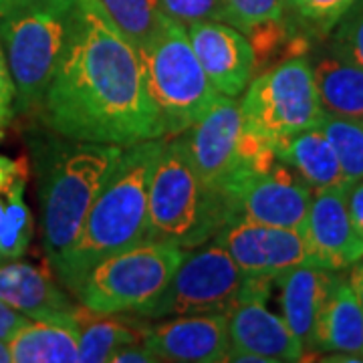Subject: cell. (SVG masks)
<instances>
[{
	"instance_id": "5",
	"label": "cell",
	"mask_w": 363,
	"mask_h": 363,
	"mask_svg": "<svg viewBox=\"0 0 363 363\" xmlns=\"http://www.w3.org/2000/svg\"><path fill=\"white\" fill-rule=\"evenodd\" d=\"M77 0H28L0 14V45L14 83V107H39L63 59Z\"/></svg>"
},
{
	"instance_id": "36",
	"label": "cell",
	"mask_w": 363,
	"mask_h": 363,
	"mask_svg": "<svg viewBox=\"0 0 363 363\" xmlns=\"http://www.w3.org/2000/svg\"><path fill=\"white\" fill-rule=\"evenodd\" d=\"M28 0H0V14L9 13L11 9L18 6V4H25Z\"/></svg>"
},
{
	"instance_id": "20",
	"label": "cell",
	"mask_w": 363,
	"mask_h": 363,
	"mask_svg": "<svg viewBox=\"0 0 363 363\" xmlns=\"http://www.w3.org/2000/svg\"><path fill=\"white\" fill-rule=\"evenodd\" d=\"M6 345L11 362L16 363L79 362L77 313L67 319H30Z\"/></svg>"
},
{
	"instance_id": "6",
	"label": "cell",
	"mask_w": 363,
	"mask_h": 363,
	"mask_svg": "<svg viewBox=\"0 0 363 363\" xmlns=\"http://www.w3.org/2000/svg\"><path fill=\"white\" fill-rule=\"evenodd\" d=\"M138 51L164 138L190 130L220 97L196 57L186 26L178 21L162 16L154 37Z\"/></svg>"
},
{
	"instance_id": "12",
	"label": "cell",
	"mask_w": 363,
	"mask_h": 363,
	"mask_svg": "<svg viewBox=\"0 0 363 363\" xmlns=\"http://www.w3.org/2000/svg\"><path fill=\"white\" fill-rule=\"evenodd\" d=\"M214 240L230 252L245 277L279 283L286 271L311 262L305 234L298 228L233 220L222 226Z\"/></svg>"
},
{
	"instance_id": "7",
	"label": "cell",
	"mask_w": 363,
	"mask_h": 363,
	"mask_svg": "<svg viewBox=\"0 0 363 363\" xmlns=\"http://www.w3.org/2000/svg\"><path fill=\"white\" fill-rule=\"evenodd\" d=\"M240 111L245 133L271 147L298 131L317 128L325 111L311 61L293 55L260 73L245 89Z\"/></svg>"
},
{
	"instance_id": "21",
	"label": "cell",
	"mask_w": 363,
	"mask_h": 363,
	"mask_svg": "<svg viewBox=\"0 0 363 363\" xmlns=\"http://www.w3.org/2000/svg\"><path fill=\"white\" fill-rule=\"evenodd\" d=\"M272 154L279 162L297 172L311 190H323L331 186H350L339 166L333 145L319 128L298 131L283 142L272 145Z\"/></svg>"
},
{
	"instance_id": "25",
	"label": "cell",
	"mask_w": 363,
	"mask_h": 363,
	"mask_svg": "<svg viewBox=\"0 0 363 363\" xmlns=\"http://www.w3.org/2000/svg\"><path fill=\"white\" fill-rule=\"evenodd\" d=\"M355 0H285L286 25L295 37L323 40Z\"/></svg>"
},
{
	"instance_id": "33",
	"label": "cell",
	"mask_w": 363,
	"mask_h": 363,
	"mask_svg": "<svg viewBox=\"0 0 363 363\" xmlns=\"http://www.w3.org/2000/svg\"><path fill=\"white\" fill-rule=\"evenodd\" d=\"M109 363H157V357L143 345V341H138L117 350Z\"/></svg>"
},
{
	"instance_id": "28",
	"label": "cell",
	"mask_w": 363,
	"mask_h": 363,
	"mask_svg": "<svg viewBox=\"0 0 363 363\" xmlns=\"http://www.w3.org/2000/svg\"><path fill=\"white\" fill-rule=\"evenodd\" d=\"M329 47L363 69V0H355L331 30Z\"/></svg>"
},
{
	"instance_id": "29",
	"label": "cell",
	"mask_w": 363,
	"mask_h": 363,
	"mask_svg": "<svg viewBox=\"0 0 363 363\" xmlns=\"http://www.w3.org/2000/svg\"><path fill=\"white\" fill-rule=\"evenodd\" d=\"M230 13V25L242 33L285 18V0H224Z\"/></svg>"
},
{
	"instance_id": "3",
	"label": "cell",
	"mask_w": 363,
	"mask_h": 363,
	"mask_svg": "<svg viewBox=\"0 0 363 363\" xmlns=\"http://www.w3.org/2000/svg\"><path fill=\"white\" fill-rule=\"evenodd\" d=\"M123 150L69 138L49 145L39 169V202L43 240L51 264L75 242Z\"/></svg>"
},
{
	"instance_id": "22",
	"label": "cell",
	"mask_w": 363,
	"mask_h": 363,
	"mask_svg": "<svg viewBox=\"0 0 363 363\" xmlns=\"http://www.w3.org/2000/svg\"><path fill=\"white\" fill-rule=\"evenodd\" d=\"M313 77L325 113L363 121V69L331 47L311 61Z\"/></svg>"
},
{
	"instance_id": "24",
	"label": "cell",
	"mask_w": 363,
	"mask_h": 363,
	"mask_svg": "<svg viewBox=\"0 0 363 363\" xmlns=\"http://www.w3.org/2000/svg\"><path fill=\"white\" fill-rule=\"evenodd\" d=\"M26 176L0 186V260L23 257L33 238V214L25 202Z\"/></svg>"
},
{
	"instance_id": "8",
	"label": "cell",
	"mask_w": 363,
	"mask_h": 363,
	"mask_svg": "<svg viewBox=\"0 0 363 363\" xmlns=\"http://www.w3.org/2000/svg\"><path fill=\"white\" fill-rule=\"evenodd\" d=\"M186 250L145 240L93 264L73 295L97 315L135 313L168 285Z\"/></svg>"
},
{
	"instance_id": "23",
	"label": "cell",
	"mask_w": 363,
	"mask_h": 363,
	"mask_svg": "<svg viewBox=\"0 0 363 363\" xmlns=\"http://www.w3.org/2000/svg\"><path fill=\"white\" fill-rule=\"evenodd\" d=\"M79 362L109 363L123 345L142 341L145 327L117 319L116 315H97L79 307Z\"/></svg>"
},
{
	"instance_id": "26",
	"label": "cell",
	"mask_w": 363,
	"mask_h": 363,
	"mask_svg": "<svg viewBox=\"0 0 363 363\" xmlns=\"http://www.w3.org/2000/svg\"><path fill=\"white\" fill-rule=\"evenodd\" d=\"M337 154L339 166L347 184L363 178V121L325 113L317 125Z\"/></svg>"
},
{
	"instance_id": "35",
	"label": "cell",
	"mask_w": 363,
	"mask_h": 363,
	"mask_svg": "<svg viewBox=\"0 0 363 363\" xmlns=\"http://www.w3.org/2000/svg\"><path fill=\"white\" fill-rule=\"evenodd\" d=\"M350 283L351 286H353V291H355V295L359 297V301H362L363 305V259L351 267Z\"/></svg>"
},
{
	"instance_id": "11",
	"label": "cell",
	"mask_w": 363,
	"mask_h": 363,
	"mask_svg": "<svg viewBox=\"0 0 363 363\" xmlns=\"http://www.w3.org/2000/svg\"><path fill=\"white\" fill-rule=\"evenodd\" d=\"M311 200V186L295 169L274 160L238 182L224 196V206L228 222L248 220L301 230Z\"/></svg>"
},
{
	"instance_id": "1",
	"label": "cell",
	"mask_w": 363,
	"mask_h": 363,
	"mask_svg": "<svg viewBox=\"0 0 363 363\" xmlns=\"http://www.w3.org/2000/svg\"><path fill=\"white\" fill-rule=\"evenodd\" d=\"M40 105L59 138L121 147L164 138L142 55L101 0H77L71 37Z\"/></svg>"
},
{
	"instance_id": "18",
	"label": "cell",
	"mask_w": 363,
	"mask_h": 363,
	"mask_svg": "<svg viewBox=\"0 0 363 363\" xmlns=\"http://www.w3.org/2000/svg\"><path fill=\"white\" fill-rule=\"evenodd\" d=\"M0 298L28 319H67L79 309L49 272L16 260H0Z\"/></svg>"
},
{
	"instance_id": "9",
	"label": "cell",
	"mask_w": 363,
	"mask_h": 363,
	"mask_svg": "<svg viewBox=\"0 0 363 363\" xmlns=\"http://www.w3.org/2000/svg\"><path fill=\"white\" fill-rule=\"evenodd\" d=\"M242 277L230 252L212 238L186 250L168 285L133 315L160 321L178 315L228 313L238 301Z\"/></svg>"
},
{
	"instance_id": "27",
	"label": "cell",
	"mask_w": 363,
	"mask_h": 363,
	"mask_svg": "<svg viewBox=\"0 0 363 363\" xmlns=\"http://www.w3.org/2000/svg\"><path fill=\"white\" fill-rule=\"evenodd\" d=\"M101 4L135 49L154 37L164 16L160 0H101Z\"/></svg>"
},
{
	"instance_id": "13",
	"label": "cell",
	"mask_w": 363,
	"mask_h": 363,
	"mask_svg": "<svg viewBox=\"0 0 363 363\" xmlns=\"http://www.w3.org/2000/svg\"><path fill=\"white\" fill-rule=\"evenodd\" d=\"M350 186H331L313 192L303 234L311 262L329 271H345L363 259V240L351 222Z\"/></svg>"
},
{
	"instance_id": "37",
	"label": "cell",
	"mask_w": 363,
	"mask_h": 363,
	"mask_svg": "<svg viewBox=\"0 0 363 363\" xmlns=\"http://www.w3.org/2000/svg\"><path fill=\"white\" fill-rule=\"evenodd\" d=\"M11 362V353H9V345L4 341H0V363Z\"/></svg>"
},
{
	"instance_id": "19",
	"label": "cell",
	"mask_w": 363,
	"mask_h": 363,
	"mask_svg": "<svg viewBox=\"0 0 363 363\" xmlns=\"http://www.w3.org/2000/svg\"><path fill=\"white\" fill-rule=\"evenodd\" d=\"M313 351L363 357V305L350 279L341 274H337L319 315Z\"/></svg>"
},
{
	"instance_id": "14",
	"label": "cell",
	"mask_w": 363,
	"mask_h": 363,
	"mask_svg": "<svg viewBox=\"0 0 363 363\" xmlns=\"http://www.w3.org/2000/svg\"><path fill=\"white\" fill-rule=\"evenodd\" d=\"M143 345L157 362L222 363L230 351L226 313H198L160 319L145 327Z\"/></svg>"
},
{
	"instance_id": "4",
	"label": "cell",
	"mask_w": 363,
	"mask_h": 363,
	"mask_svg": "<svg viewBox=\"0 0 363 363\" xmlns=\"http://www.w3.org/2000/svg\"><path fill=\"white\" fill-rule=\"evenodd\" d=\"M228 222L220 194L210 190L190 162L184 135L162 145L147 192V240L202 247Z\"/></svg>"
},
{
	"instance_id": "2",
	"label": "cell",
	"mask_w": 363,
	"mask_h": 363,
	"mask_svg": "<svg viewBox=\"0 0 363 363\" xmlns=\"http://www.w3.org/2000/svg\"><path fill=\"white\" fill-rule=\"evenodd\" d=\"M164 142L147 140L123 150L75 242L51 264L67 291L73 293L99 260L147 240V192Z\"/></svg>"
},
{
	"instance_id": "10",
	"label": "cell",
	"mask_w": 363,
	"mask_h": 363,
	"mask_svg": "<svg viewBox=\"0 0 363 363\" xmlns=\"http://www.w3.org/2000/svg\"><path fill=\"white\" fill-rule=\"evenodd\" d=\"M190 162L210 190L224 196L259 166L242 142V111L238 97L220 95L216 104L182 133Z\"/></svg>"
},
{
	"instance_id": "32",
	"label": "cell",
	"mask_w": 363,
	"mask_h": 363,
	"mask_svg": "<svg viewBox=\"0 0 363 363\" xmlns=\"http://www.w3.org/2000/svg\"><path fill=\"white\" fill-rule=\"evenodd\" d=\"M30 321L26 315H23L21 311H16L13 309L9 303H4L2 298H0V341H9V339L13 337L14 333Z\"/></svg>"
},
{
	"instance_id": "30",
	"label": "cell",
	"mask_w": 363,
	"mask_h": 363,
	"mask_svg": "<svg viewBox=\"0 0 363 363\" xmlns=\"http://www.w3.org/2000/svg\"><path fill=\"white\" fill-rule=\"evenodd\" d=\"M160 11L184 26L202 21H222L230 25V13L224 0H160Z\"/></svg>"
},
{
	"instance_id": "34",
	"label": "cell",
	"mask_w": 363,
	"mask_h": 363,
	"mask_svg": "<svg viewBox=\"0 0 363 363\" xmlns=\"http://www.w3.org/2000/svg\"><path fill=\"white\" fill-rule=\"evenodd\" d=\"M347 206H350L351 222L363 240V178L353 182L347 188Z\"/></svg>"
},
{
	"instance_id": "31",
	"label": "cell",
	"mask_w": 363,
	"mask_h": 363,
	"mask_svg": "<svg viewBox=\"0 0 363 363\" xmlns=\"http://www.w3.org/2000/svg\"><path fill=\"white\" fill-rule=\"evenodd\" d=\"M14 113V83L0 45V128L6 125Z\"/></svg>"
},
{
	"instance_id": "15",
	"label": "cell",
	"mask_w": 363,
	"mask_h": 363,
	"mask_svg": "<svg viewBox=\"0 0 363 363\" xmlns=\"http://www.w3.org/2000/svg\"><path fill=\"white\" fill-rule=\"evenodd\" d=\"M186 30L214 89L226 97H240L257 67V52L247 35L222 21L194 23Z\"/></svg>"
},
{
	"instance_id": "17",
	"label": "cell",
	"mask_w": 363,
	"mask_h": 363,
	"mask_svg": "<svg viewBox=\"0 0 363 363\" xmlns=\"http://www.w3.org/2000/svg\"><path fill=\"white\" fill-rule=\"evenodd\" d=\"M335 279L337 271L307 262L286 271L277 283L281 289L283 319L301 341L305 353H313L315 350L317 321Z\"/></svg>"
},
{
	"instance_id": "16",
	"label": "cell",
	"mask_w": 363,
	"mask_h": 363,
	"mask_svg": "<svg viewBox=\"0 0 363 363\" xmlns=\"http://www.w3.org/2000/svg\"><path fill=\"white\" fill-rule=\"evenodd\" d=\"M228 317L230 350L250 351L269 363L305 359V350L283 317L274 315L260 301H238Z\"/></svg>"
}]
</instances>
